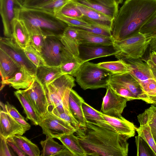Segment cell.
<instances>
[{
    "mask_svg": "<svg viewBox=\"0 0 156 156\" xmlns=\"http://www.w3.org/2000/svg\"><path fill=\"white\" fill-rule=\"evenodd\" d=\"M84 100L73 89L71 90L69 99V107L74 118L78 123L80 127H85L87 121L82 108Z\"/></svg>",
    "mask_w": 156,
    "mask_h": 156,
    "instance_id": "cell-21",
    "label": "cell"
},
{
    "mask_svg": "<svg viewBox=\"0 0 156 156\" xmlns=\"http://www.w3.org/2000/svg\"><path fill=\"white\" fill-rule=\"evenodd\" d=\"M12 38L23 49L30 45V35L22 20L16 18L14 20Z\"/></svg>",
    "mask_w": 156,
    "mask_h": 156,
    "instance_id": "cell-28",
    "label": "cell"
},
{
    "mask_svg": "<svg viewBox=\"0 0 156 156\" xmlns=\"http://www.w3.org/2000/svg\"><path fill=\"white\" fill-rule=\"evenodd\" d=\"M146 61L151 69L153 73L156 77V65L151 59L149 58Z\"/></svg>",
    "mask_w": 156,
    "mask_h": 156,
    "instance_id": "cell-51",
    "label": "cell"
},
{
    "mask_svg": "<svg viewBox=\"0 0 156 156\" xmlns=\"http://www.w3.org/2000/svg\"><path fill=\"white\" fill-rule=\"evenodd\" d=\"M0 49H2L21 66L35 75L37 67L27 56L24 49L13 38L0 37Z\"/></svg>",
    "mask_w": 156,
    "mask_h": 156,
    "instance_id": "cell-10",
    "label": "cell"
},
{
    "mask_svg": "<svg viewBox=\"0 0 156 156\" xmlns=\"http://www.w3.org/2000/svg\"><path fill=\"white\" fill-rule=\"evenodd\" d=\"M18 18L23 21L27 28H38L45 36L61 37L68 26L55 15L33 8L23 7L20 10Z\"/></svg>",
    "mask_w": 156,
    "mask_h": 156,
    "instance_id": "cell-3",
    "label": "cell"
},
{
    "mask_svg": "<svg viewBox=\"0 0 156 156\" xmlns=\"http://www.w3.org/2000/svg\"><path fill=\"white\" fill-rule=\"evenodd\" d=\"M22 5L26 0H17Z\"/></svg>",
    "mask_w": 156,
    "mask_h": 156,
    "instance_id": "cell-54",
    "label": "cell"
},
{
    "mask_svg": "<svg viewBox=\"0 0 156 156\" xmlns=\"http://www.w3.org/2000/svg\"><path fill=\"white\" fill-rule=\"evenodd\" d=\"M64 45L61 37L46 36L40 53L47 66H59L62 62V51Z\"/></svg>",
    "mask_w": 156,
    "mask_h": 156,
    "instance_id": "cell-11",
    "label": "cell"
},
{
    "mask_svg": "<svg viewBox=\"0 0 156 156\" xmlns=\"http://www.w3.org/2000/svg\"><path fill=\"white\" fill-rule=\"evenodd\" d=\"M76 28L78 31V39L80 44H114V41L112 37L96 34L80 28Z\"/></svg>",
    "mask_w": 156,
    "mask_h": 156,
    "instance_id": "cell-25",
    "label": "cell"
},
{
    "mask_svg": "<svg viewBox=\"0 0 156 156\" xmlns=\"http://www.w3.org/2000/svg\"><path fill=\"white\" fill-rule=\"evenodd\" d=\"M61 14L71 18L79 19H81L83 16V14L77 7L74 0H72L66 4L56 14Z\"/></svg>",
    "mask_w": 156,
    "mask_h": 156,
    "instance_id": "cell-38",
    "label": "cell"
},
{
    "mask_svg": "<svg viewBox=\"0 0 156 156\" xmlns=\"http://www.w3.org/2000/svg\"><path fill=\"white\" fill-rule=\"evenodd\" d=\"M55 16L69 26L83 29H88L91 27V24L82 19L71 18L59 14H57Z\"/></svg>",
    "mask_w": 156,
    "mask_h": 156,
    "instance_id": "cell-39",
    "label": "cell"
},
{
    "mask_svg": "<svg viewBox=\"0 0 156 156\" xmlns=\"http://www.w3.org/2000/svg\"><path fill=\"white\" fill-rule=\"evenodd\" d=\"M108 86L115 93L126 98L129 101L137 99L130 90L120 84L110 81Z\"/></svg>",
    "mask_w": 156,
    "mask_h": 156,
    "instance_id": "cell-41",
    "label": "cell"
},
{
    "mask_svg": "<svg viewBox=\"0 0 156 156\" xmlns=\"http://www.w3.org/2000/svg\"><path fill=\"white\" fill-rule=\"evenodd\" d=\"M135 142L137 148V156H150V147L146 142L139 136H135Z\"/></svg>",
    "mask_w": 156,
    "mask_h": 156,
    "instance_id": "cell-42",
    "label": "cell"
},
{
    "mask_svg": "<svg viewBox=\"0 0 156 156\" xmlns=\"http://www.w3.org/2000/svg\"><path fill=\"white\" fill-rule=\"evenodd\" d=\"M140 32L150 36H152L156 33V14L142 27Z\"/></svg>",
    "mask_w": 156,
    "mask_h": 156,
    "instance_id": "cell-43",
    "label": "cell"
},
{
    "mask_svg": "<svg viewBox=\"0 0 156 156\" xmlns=\"http://www.w3.org/2000/svg\"><path fill=\"white\" fill-rule=\"evenodd\" d=\"M101 115L105 120L119 134L129 136L130 138L135 136L136 128L135 126L122 116L115 117L102 112Z\"/></svg>",
    "mask_w": 156,
    "mask_h": 156,
    "instance_id": "cell-20",
    "label": "cell"
},
{
    "mask_svg": "<svg viewBox=\"0 0 156 156\" xmlns=\"http://www.w3.org/2000/svg\"><path fill=\"white\" fill-rule=\"evenodd\" d=\"M14 94L23 107L26 115L27 119L31 120L34 125L36 126L38 125L41 119L35 111L30 103L22 92L21 90L15 91Z\"/></svg>",
    "mask_w": 156,
    "mask_h": 156,
    "instance_id": "cell-33",
    "label": "cell"
},
{
    "mask_svg": "<svg viewBox=\"0 0 156 156\" xmlns=\"http://www.w3.org/2000/svg\"><path fill=\"white\" fill-rule=\"evenodd\" d=\"M120 51L114 45L80 44L78 58L82 64L96 58L115 55Z\"/></svg>",
    "mask_w": 156,
    "mask_h": 156,
    "instance_id": "cell-14",
    "label": "cell"
},
{
    "mask_svg": "<svg viewBox=\"0 0 156 156\" xmlns=\"http://www.w3.org/2000/svg\"><path fill=\"white\" fill-rule=\"evenodd\" d=\"M140 126L136 128L138 135L140 136L147 144L154 156H156V143L152 136L150 127L144 120L137 118Z\"/></svg>",
    "mask_w": 156,
    "mask_h": 156,
    "instance_id": "cell-31",
    "label": "cell"
},
{
    "mask_svg": "<svg viewBox=\"0 0 156 156\" xmlns=\"http://www.w3.org/2000/svg\"><path fill=\"white\" fill-rule=\"evenodd\" d=\"M75 81L73 76L63 75L44 88L48 105V112L55 115L65 112L72 115L69 109V99L71 90L76 86Z\"/></svg>",
    "mask_w": 156,
    "mask_h": 156,
    "instance_id": "cell-4",
    "label": "cell"
},
{
    "mask_svg": "<svg viewBox=\"0 0 156 156\" xmlns=\"http://www.w3.org/2000/svg\"><path fill=\"white\" fill-rule=\"evenodd\" d=\"M121 59L129 64V73L139 83L145 94L156 88V77L146 61L140 58Z\"/></svg>",
    "mask_w": 156,
    "mask_h": 156,
    "instance_id": "cell-7",
    "label": "cell"
},
{
    "mask_svg": "<svg viewBox=\"0 0 156 156\" xmlns=\"http://www.w3.org/2000/svg\"><path fill=\"white\" fill-rule=\"evenodd\" d=\"M112 74L87 61L82 63L76 71V81L83 90L107 88Z\"/></svg>",
    "mask_w": 156,
    "mask_h": 156,
    "instance_id": "cell-5",
    "label": "cell"
},
{
    "mask_svg": "<svg viewBox=\"0 0 156 156\" xmlns=\"http://www.w3.org/2000/svg\"><path fill=\"white\" fill-rule=\"evenodd\" d=\"M74 133L65 134L57 139L72 154L73 156H87L84 149L80 143L77 137Z\"/></svg>",
    "mask_w": 156,
    "mask_h": 156,
    "instance_id": "cell-30",
    "label": "cell"
},
{
    "mask_svg": "<svg viewBox=\"0 0 156 156\" xmlns=\"http://www.w3.org/2000/svg\"><path fill=\"white\" fill-rule=\"evenodd\" d=\"M97 65L112 75L129 73L130 72L129 64L121 59L116 61L100 62Z\"/></svg>",
    "mask_w": 156,
    "mask_h": 156,
    "instance_id": "cell-32",
    "label": "cell"
},
{
    "mask_svg": "<svg viewBox=\"0 0 156 156\" xmlns=\"http://www.w3.org/2000/svg\"><path fill=\"white\" fill-rule=\"evenodd\" d=\"M115 0L116 1L118 2L119 3V0Z\"/></svg>",
    "mask_w": 156,
    "mask_h": 156,
    "instance_id": "cell-56",
    "label": "cell"
},
{
    "mask_svg": "<svg viewBox=\"0 0 156 156\" xmlns=\"http://www.w3.org/2000/svg\"><path fill=\"white\" fill-rule=\"evenodd\" d=\"M87 156H127L130 137L87 121L75 132Z\"/></svg>",
    "mask_w": 156,
    "mask_h": 156,
    "instance_id": "cell-1",
    "label": "cell"
},
{
    "mask_svg": "<svg viewBox=\"0 0 156 156\" xmlns=\"http://www.w3.org/2000/svg\"><path fill=\"white\" fill-rule=\"evenodd\" d=\"M22 7L17 0H0V13L6 37H12L13 22L18 18L20 10Z\"/></svg>",
    "mask_w": 156,
    "mask_h": 156,
    "instance_id": "cell-12",
    "label": "cell"
},
{
    "mask_svg": "<svg viewBox=\"0 0 156 156\" xmlns=\"http://www.w3.org/2000/svg\"><path fill=\"white\" fill-rule=\"evenodd\" d=\"M38 125L43 134L52 138L57 139L76 131L68 122L50 112H48L41 119Z\"/></svg>",
    "mask_w": 156,
    "mask_h": 156,
    "instance_id": "cell-8",
    "label": "cell"
},
{
    "mask_svg": "<svg viewBox=\"0 0 156 156\" xmlns=\"http://www.w3.org/2000/svg\"><path fill=\"white\" fill-rule=\"evenodd\" d=\"M78 34L76 28L68 26L61 37V40L64 47L73 55L78 58L80 44Z\"/></svg>",
    "mask_w": 156,
    "mask_h": 156,
    "instance_id": "cell-27",
    "label": "cell"
},
{
    "mask_svg": "<svg viewBox=\"0 0 156 156\" xmlns=\"http://www.w3.org/2000/svg\"><path fill=\"white\" fill-rule=\"evenodd\" d=\"M40 144L42 148L41 156H73L64 145L59 144L48 136H46L45 140L40 142Z\"/></svg>",
    "mask_w": 156,
    "mask_h": 156,
    "instance_id": "cell-23",
    "label": "cell"
},
{
    "mask_svg": "<svg viewBox=\"0 0 156 156\" xmlns=\"http://www.w3.org/2000/svg\"><path fill=\"white\" fill-rule=\"evenodd\" d=\"M35 77V75L21 66L12 77L1 84L0 90L6 85H9L17 90L20 89H27L32 84Z\"/></svg>",
    "mask_w": 156,
    "mask_h": 156,
    "instance_id": "cell-19",
    "label": "cell"
},
{
    "mask_svg": "<svg viewBox=\"0 0 156 156\" xmlns=\"http://www.w3.org/2000/svg\"><path fill=\"white\" fill-rule=\"evenodd\" d=\"M8 145L11 147L19 156H25L27 155L19 148L14 141L13 137H10L6 139Z\"/></svg>",
    "mask_w": 156,
    "mask_h": 156,
    "instance_id": "cell-49",
    "label": "cell"
},
{
    "mask_svg": "<svg viewBox=\"0 0 156 156\" xmlns=\"http://www.w3.org/2000/svg\"><path fill=\"white\" fill-rule=\"evenodd\" d=\"M82 108L84 114L87 122L116 131L115 129L105 120L102 116L101 111L94 109L86 102L85 101L82 103Z\"/></svg>",
    "mask_w": 156,
    "mask_h": 156,
    "instance_id": "cell-29",
    "label": "cell"
},
{
    "mask_svg": "<svg viewBox=\"0 0 156 156\" xmlns=\"http://www.w3.org/2000/svg\"><path fill=\"white\" fill-rule=\"evenodd\" d=\"M137 118L144 120L148 124L156 143V106L151 105L143 113L139 115Z\"/></svg>",
    "mask_w": 156,
    "mask_h": 156,
    "instance_id": "cell-35",
    "label": "cell"
},
{
    "mask_svg": "<svg viewBox=\"0 0 156 156\" xmlns=\"http://www.w3.org/2000/svg\"><path fill=\"white\" fill-rule=\"evenodd\" d=\"M40 119L48 112V105L44 89L36 78L27 89L21 90Z\"/></svg>",
    "mask_w": 156,
    "mask_h": 156,
    "instance_id": "cell-9",
    "label": "cell"
},
{
    "mask_svg": "<svg viewBox=\"0 0 156 156\" xmlns=\"http://www.w3.org/2000/svg\"><path fill=\"white\" fill-rule=\"evenodd\" d=\"M50 0H26L22 5L23 7L33 8L40 5Z\"/></svg>",
    "mask_w": 156,
    "mask_h": 156,
    "instance_id": "cell-48",
    "label": "cell"
},
{
    "mask_svg": "<svg viewBox=\"0 0 156 156\" xmlns=\"http://www.w3.org/2000/svg\"><path fill=\"white\" fill-rule=\"evenodd\" d=\"M28 31L30 35V45L40 53L44 41L45 37L39 29L32 27Z\"/></svg>",
    "mask_w": 156,
    "mask_h": 156,
    "instance_id": "cell-37",
    "label": "cell"
},
{
    "mask_svg": "<svg viewBox=\"0 0 156 156\" xmlns=\"http://www.w3.org/2000/svg\"><path fill=\"white\" fill-rule=\"evenodd\" d=\"M152 36L136 32L119 41H114V45L120 51L115 55L118 59H137L141 58L149 45Z\"/></svg>",
    "mask_w": 156,
    "mask_h": 156,
    "instance_id": "cell-6",
    "label": "cell"
},
{
    "mask_svg": "<svg viewBox=\"0 0 156 156\" xmlns=\"http://www.w3.org/2000/svg\"><path fill=\"white\" fill-rule=\"evenodd\" d=\"M150 104L156 106V93L148 97Z\"/></svg>",
    "mask_w": 156,
    "mask_h": 156,
    "instance_id": "cell-53",
    "label": "cell"
},
{
    "mask_svg": "<svg viewBox=\"0 0 156 156\" xmlns=\"http://www.w3.org/2000/svg\"><path fill=\"white\" fill-rule=\"evenodd\" d=\"M114 20L119 11V3L115 0H74Z\"/></svg>",
    "mask_w": 156,
    "mask_h": 156,
    "instance_id": "cell-18",
    "label": "cell"
},
{
    "mask_svg": "<svg viewBox=\"0 0 156 156\" xmlns=\"http://www.w3.org/2000/svg\"><path fill=\"white\" fill-rule=\"evenodd\" d=\"M156 14V0H126L119 9L112 29L114 41L137 32Z\"/></svg>",
    "mask_w": 156,
    "mask_h": 156,
    "instance_id": "cell-2",
    "label": "cell"
},
{
    "mask_svg": "<svg viewBox=\"0 0 156 156\" xmlns=\"http://www.w3.org/2000/svg\"><path fill=\"white\" fill-rule=\"evenodd\" d=\"M110 81L127 88L137 100L150 104L148 97L143 91L139 83L129 73L113 74Z\"/></svg>",
    "mask_w": 156,
    "mask_h": 156,
    "instance_id": "cell-16",
    "label": "cell"
},
{
    "mask_svg": "<svg viewBox=\"0 0 156 156\" xmlns=\"http://www.w3.org/2000/svg\"><path fill=\"white\" fill-rule=\"evenodd\" d=\"M74 1L77 7L83 15V16L81 18L82 19L90 24H94L112 31L113 19L100 12Z\"/></svg>",
    "mask_w": 156,
    "mask_h": 156,
    "instance_id": "cell-17",
    "label": "cell"
},
{
    "mask_svg": "<svg viewBox=\"0 0 156 156\" xmlns=\"http://www.w3.org/2000/svg\"><path fill=\"white\" fill-rule=\"evenodd\" d=\"M0 106L2 108V110L9 114L15 119H24V118L16 108L9 102H6L4 104L0 102Z\"/></svg>",
    "mask_w": 156,
    "mask_h": 156,
    "instance_id": "cell-45",
    "label": "cell"
},
{
    "mask_svg": "<svg viewBox=\"0 0 156 156\" xmlns=\"http://www.w3.org/2000/svg\"><path fill=\"white\" fill-rule=\"evenodd\" d=\"M149 58L151 59L156 65V52L154 51H151L149 57Z\"/></svg>",
    "mask_w": 156,
    "mask_h": 156,
    "instance_id": "cell-52",
    "label": "cell"
},
{
    "mask_svg": "<svg viewBox=\"0 0 156 156\" xmlns=\"http://www.w3.org/2000/svg\"><path fill=\"white\" fill-rule=\"evenodd\" d=\"M24 50L28 58L37 68L47 66L40 53L30 45L24 48Z\"/></svg>",
    "mask_w": 156,
    "mask_h": 156,
    "instance_id": "cell-40",
    "label": "cell"
},
{
    "mask_svg": "<svg viewBox=\"0 0 156 156\" xmlns=\"http://www.w3.org/2000/svg\"><path fill=\"white\" fill-rule=\"evenodd\" d=\"M12 137L19 148L27 155H40V152L38 147L26 137L17 135Z\"/></svg>",
    "mask_w": 156,
    "mask_h": 156,
    "instance_id": "cell-34",
    "label": "cell"
},
{
    "mask_svg": "<svg viewBox=\"0 0 156 156\" xmlns=\"http://www.w3.org/2000/svg\"><path fill=\"white\" fill-rule=\"evenodd\" d=\"M149 45L151 51H154L156 52V33L152 36Z\"/></svg>",
    "mask_w": 156,
    "mask_h": 156,
    "instance_id": "cell-50",
    "label": "cell"
},
{
    "mask_svg": "<svg viewBox=\"0 0 156 156\" xmlns=\"http://www.w3.org/2000/svg\"><path fill=\"white\" fill-rule=\"evenodd\" d=\"M91 25L90 28L83 30L96 34L112 37L111 30L94 24Z\"/></svg>",
    "mask_w": 156,
    "mask_h": 156,
    "instance_id": "cell-44",
    "label": "cell"
},
{
    "mask_svg": "<svg viewBox=\"0 0 156 156\" xmlns=\"http://www.w3.org/2000/svg\"><path fill=\"white\" fill-rule=\"evenodd\" d=\"M103 98L101 112L104 114L115 117L122 116L128 100L115 93L108 86Z\"/></svg>",
    "mask_w": 156,
    "mask_h": 156,
    "instance_id": "cell-13",
    "label": "cell"
},
{
    "mask_svg": "<svg viewBox=\"0 0 156 156\" xmlns=\"http://www.w3.org/2000/svg\"><path fill=\"white\" fill-rule=\"evenodd\" d=\"M62 75L59 66L46 65L37 67L35 73L36 78L44 88Z\"/></svg>",
    "mask_w": 156,
    "mask_h": 156,
    "instance_id": "cell-24",
    "label": "cell"
},
{
    "mask_svg": "<svg viewBox=\"0 0 156 156\" xmlns=\"http://www.w3.org/2000/svg\"><path fill=\"white\" fill-rule=\"evenodd\" d=\"M62 58L59 67L62 75L68 74L75 77L76 71L82 64L79 58L71 53L64 46Z\"/></svg>",
    "mask_w": 156,
    "mask_h": 156,
    "instance_id": "cell-26",
    "label": "cell"
},
{
    "mask_svg": "<svg viewBox=\"0 0 156 156\" xmlns=\"http://www.w3.org/2000/svg\"><path fill=\"white\" fill-rule=\"evenodd\" d=\"M72 0H50L33 9L48 12L55 15L67 3Z\"/></svg>",
    "mask_w": 156,
    "mask_h": 156,
    "instance_id": "cell-36",
    "label": "cell"
},
{
    "mask_svg": "<svg viewBox=\"0 0 156 156\" xmlns=\"http://www.w3.org/2000/svg\"><path fill=\"white\" fill-rule=\"evenodd\" d=\"M0 156H12L6 139L0 135Z\"/></svg>",
    "mask_w": 156,
    "mask_h": 156,
    "instance_id": "cell-47",
    "label": "cell"
},
{
    "mask_svg": "<svg viewBox=\"0 0 156 156\" xmlns=\"http://www.w3.org/2000/svg\"><path fill=\"white\" fill-rule=\"evenodd\" d=\"M0 135L5 139L16 135H22L30 129L19 123L8 113L0 109Z\"/></svg>",
    "mask_w": 156,
    "mask_h": 156,
    "instance_id": "cell-15",
    "label": "cell"
},
{
    "mask_svg": "<svg viewBox=\"0 0 156 156\" xmlns=\"http://www.w3.org/2000/svg\"><path fill=\"white\" fill-rule=\"evenodd\" d=\"M21 66L4 51L0 49V73L1 83L12 77Z\"/></svg>",
    "mask_w": 156,
    "mask_h": 156,
    "instance_id": "cell-22",
    "label": "cell"
},
{
    "mask_svg": "<svg viewBox=\"0 0 156 156\" xmlns=\"http://www.w3.org/2000/svg\"><path fill=\"white\" fill-rule=\"evenodd\" d=\"M55 115L68 122L76 131L80 128L78 123L72 115L65 112L58 113Z\"/></svg>",
    "mask_w": 156,
    "mask_h": 156,
    "instance_id": "cell-46",
    "label": "cell"
},
{
    "mask_svg": "<svg viewBox=\"0 0 156 156\" xmlns=\"http://www.w3.org/2000/svg\"><path fill=\"white\" fill-rule=\"evenodd\" d=\"M123 1V0H119V4L122 3Z\"/></svg>",
    "mask_w": 156,
    "mask_h": 156,
    "instance_id": "cell-55",
    "label": "cell"
}]
</instances>
